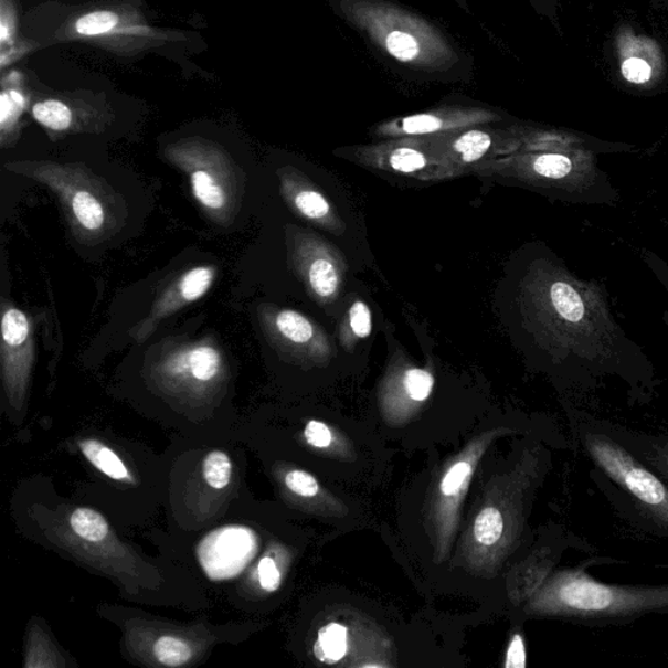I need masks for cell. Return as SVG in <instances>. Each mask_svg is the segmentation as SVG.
I'll return each instance as SVG.
<instances>
[{
    "mask_svg": "<svg viewBox=\"0 0 668 668\" xmlns=\"http://www.w3.org/2000/svg\"><path fill=\"white\" fill-rule=\"evenodd\" d=\"M470 474L471 466L469 463L459 462L455 466H452L442 483L444 497H455V495L462 491L466 484H468Z\"/></svg>",
    "mask_w": 668,
    "mask_h": 668,
    "instance_id": "83f0119b",
    "label": "cell"
},
{
    "mask_svg": "<svg viewBox=\"0 0 668 668\" xmlns=\"http://www.w3.org/2000/svg\"><path fill=\"white\" fill-rule=\"evenodd\" d=\"M505 531V519L497 508H486L474 523V538L484 545L499 542Z\"/></svg>",
    "mask_w": 668,
    "mask_h": 668,
    "instance_id": "44dd1931",
    "label": "cell"
},
{
    "mask_svg": "<svg viewBox=\"0 0 668 668\" xmlns=\"http://www.w3.org/2000/svg\"><path fill=\"white\" fill-rule=\"evenodd\" d=\"M67 666L62 653L57 650L45 630L38 626L29 628L26 640L25 664L26 668L64 667Z\"/></svg>",
    "mask_w": 668,
    "mask_h": 668,
    "instance_id": "9a60e30c",
    "label": "cell"
},
{
    "mask_svg": "<svg viewBox=\"0 0 668 668\" xmlns=\"http://www.w3.org/2000/svg\"><path fill=\"white\" fill-rule=\"evenodd\" d=\"M350 326L351 329H353V332L358 337H361V339H365V337H369L371 333L372 320L370 308L361 300L356 301L353 307H351Z\"/></svg>",
    "mask_w": 668,
    "mask_h": 668,
    "instance_id": "f546056e",
    "label": "cell"
},
{
    "mask_svg": "<svg viewBox=\"0 0 668 668\" xmlns=\"http://www.w3.org/2000/svg\"><path fill=\"white\" fill-rule=\"evenodd\" d=\"M348 653V629L341 624L332 623L319 632L318 643L315 645V656L321 662H339Z\"/></svg>",
    "mask_w": 668,
    "mask_h": 668,
    "instance_id": "ac0fdd59",
    "label": "cell"
},
{
    "mask_svg": "<svg viewBox=\"0 0 668 668\" xmlns=\"http://www.w3.org/2000/svg\"><path fill=\"white\" fill-rule=\"evenodd\" d=\"M601 425L617 442L643 459L646 465L659 474L668 484V433H649L600 418Z\"/></svg>",
    "mask_w": 668,
    "mask_h": 668,
    "instance_id": "7c38bea8",
    "label": "cell"
},
{
    "mask_svg": "<svg viewBox=\"0 0 668 668\" xmlns=\"http://www.w3.org/2000/svg\"><path fill=\"white\" fill-rule=\"evenodd\" d=\"M572 434L592 464V483L617 515L643 533L668 540V484L617 442L601 425L600 416L572 407Z\"/></svg>",
    "mask_w": 668,
    "mask_h": 668,
    "instance_id": "6da1fadb",
    "label": "cell"
},
{
    "mask_svg": "<svg viewBox=\"0 0 668 668\" xmlns=\"http://www.w3.org/2000/svg\"><path fill=\"white\" fill-rule=\"evenodd\" d=\"M126 636L136 659L153 667L191 666L211 648L210 636L203 632L158 622H132Z\"/></svg>",
    "mask_w": 668,
    "mask_h": 668,
    "instance_id": "ba28073f",
    "label": "cell"
},
{
    "mask_svg": "<svg viewBox=\"0 0 668 668\" xmlns=\"http://www.w3.org/2000/svg\"><path fill=\"white\" fill-rule=\"evenodd\" d=\"M234 466L232 457L224 450H212L201 464V477L208 488L214 492L225 491L232 484Z\"/></svg>",
    "mask_w": 668,
    "mask_h": 668,
    "instance_id": "e0dca14e",
    "label": "cell"
},
{
    "mask_svg": "<svg viewBox=\"0 0 668 668\" xmlns=\"http://www.w3.org/2000/svg\"><path fill=\"white\" fill-rule=\"evenodd\" d=\"M26 100L18 89H6L0 105V141L2 148H11L18 140L19 125Z\"/></svg>",
    "mask_w": 668,
    "mask_h": 668,
    "instance_id": "2e32d148",
    "label": "cell"
},
{
    "mask_svg": "<svg viewBox=\"0 0 668 668\" xmlns=\"http://www.w3.org/2000/svg\"><path fill=\"white\" fill-rule=\"evenodd\" d=\"M83 456L93 468L103 473L104 476L115 480V483L135 485L136 480L131 469L125 463L117 452L109 445L97 439H82L77 443Z\"/></svg>",
    "mask_w": 668,
    "mask_h": 668,
    "instance_id": "4fadbf2b",
    "label": "cell"
},
{
    "mask_svg": "<svg viewBox=\"0 0 668 668\" xmlns=\"http://www.w3.org/2000/svg\"><path fill=\"white\" fill-rule=\"evenodd\" d=\"M218 273V267L210 264L195 265L177 273L158 290L148 315L129 330V337L136 343L146 342L163 320L206 296Z\"/></svg>",
    "mask_w": 668,
    "mask_h": 668,
    "instance_id": "30bf717a",
    "label": "cell"
},
{
    "mask_svg": "<svg viewBox=\"0 0 668 668\" xmlns=\"http://www.w3.org/2000/svg\"><path fill=\"white\" fill-rule=\"evenodd\" d=\"M491 142L490 135L473 129V131L459 136L455 142V148L465 162H474L486 155L491 147Z\"/></svg>",
    "mask_w": 668,
    "mask_h": 668,
    "instance_id": "603a6c76",
    "label": "cell"
},
{
    "mask_svg": "<svg viewBox=\"0 0 668 668\" xmlns=\"http://www.w3.org/2000/svg\"><path fill=\"white\" fill-rule=\"evenodd\" d=\"M256 581L265 593H275L282 585L283 573L272 552H267L256 566Z\"/></svg>",
    "mask_w": 668,
    "mask_h": 668,
    "instance_id": "d4e9b609",
    "label": "cell"
},
{
    "mask_svg": "<svg viewBox=\"0 0 668 668\" xmlns=\"http://www.w3.org/2000/svg\"><path fill=\"white\" fill-rule=\"evenodd\" d=\"M306 442L315 448H328L332 443V433L325 423L318 421L308 422L305 428Z\"/></svg>",
    "mask_w": 668,
    "mask_h": 668,
    "instance_id": "4dcf8cb0",
    "label": "cell"
},
{
    "mask_svg": "<svg viewBox=\"0 0 668 668\" xmlns=\"http://www.w3.org/2000/svg\"><path fill=\"white\" fill-rule=\"evenodd\" d=\"M405 390L413 400L425 401L433 391L434 379L427 371L409 370L404 379Z\"/></svg>",
    "mask_w": 668,
    "mask_h": 668,
    "instance_id": "484cf974",
    "label": "cell"
},
{
    "mask_svg": "<svg viewBox=\"0 0 668 668\" xmlns=\"http://www.w3.org/2000/svg\"><path fill=\"white\" fill-rule=\"evenodd\" d=\"M56 544L107 574L126 579L140 573V559L121 544L103 515L88 507L63 509L52 533Z\"/></svg>",
    "mask_w": 668,
    "mask_h": 668,
    "instance_id": "52a82bcc",
    "label": "cell"
},
{
    "mask_svg": "<svg viewBox=\"0 0 668 668\" xmlns=\"http://www.w3.org/2000/svg\"><path fill=\"white\" fill-rule=\"evenodd\" d=\"M622 75L634 85L646 86L659 81L665 72V56L658 42L623 28L615 41Z\"/></svg>",
    "mask_w": 668,
    "mask_h": 668,
    "instance_id": "8fae6325",
    "label": "cell"
},
{
    "mask_svg": "<svg viewBox=\"0 0 668 668\" xmlns=\"http://www.w3.org/2000/svg\"><path fill=\"white\" fill-rule=\"evenodd\" d=\"M333 11L386 60L433 81L465 74L455 41L433 21L394 0H328Z\"/></svg>",
    "mask_w": 668,
    "mask_h": 668,
    "instance_id": "7a4b0ae2",
    "label": "cell"
},
{
    "mask_svg": "<svg viewBox=\"0 0 668 668\" xmlns=\"http://www.w3.org/2000/svg\"><path fill=\"white\" fill-rule=\"evenodd\" d=\"M391 167L402 172H413L426 167V158L418 150L400 148L391 156Z\"/></svg>",
    "mask_w": 668,
    "mask_h": 668,
    "instance_id": "f1b7e54d",
    "label": "cell"
},
{
    "mask_svg": "<svg viewBox=\"0 0 668 668\" xmlns=\"http://www.w3.org/2000/svg\"><path fill=\"white\" fill-rule=\"evenodd\" d=\"M162 156L189 178L192 195L208 220L221 227L234 224L246 195V174L225 148L189 138L169 144Z\"/></svg>",
    "mask_w": 668,
    "mask_h": 668,
    "instance_id": "8992f818",
    "label": "cell"
},
{
    "mask_svg": "<svg viewBox=\"0 0 668 668\" xmlns=\"http://www.w3.org/2000/svg\"><path fill=\"white\" fill-rule=\"evenodd\" d=\"M119 24V17L112 11H95L84 14L75 23V31L84 38H98L112 33Z\"/></svg>",
    "mask_w": 668,
    "mask_h": 668,
    "instance_id": "7402d4cb",
    "label": "cell"
},
{
    "mask_svg": "<svg viewBox=\"0 0 668 668\" xmlns=\"http://www.w3.org/2000/svg\"><path fill=\"white\" fill-rule=\"evenodd\" d=\"M447 117L435 113L415 114L400 120L401 132L407 135H426L441 131L447 125Z\"/></svg>",
    "mask_w": 668,
    "mask_h": 668,
    "instance_id": "cb8c5ba5",
    "label": "cell"
},
{
    "mask_svg": "<svg viewBox=\"0 0 668 668\" xmlns=\"http://www.w3.org/2000/svg\"><path fill=\"white\" fill-rule=\"evenodd\" d=\"M506 667L523 668L527 666L526 644L521 635L513 636L511 644L508 646Z\"/></svg>",
    "mask_w": 668,
    "mask_h": 668,
    "instance_id": "d6a6232c",
    "label": "cell"
},
{
    "mask_svg": "<svg viewBox=\"0 0 668 668\" xmlns=\"http://www.w3.org/2000/svg\"><path fill=\"white\" fill-rule=\"evenodd\" d=\"M283 183L285 195L290 198L294 206L305 218L311 220L326 218L329 212V204L319 192L298 189L286 176H284Z\"/></svg>",
    "mask_w": 668,
    "mask_h": 668,
    "instance_id": "d6986e66",
    "label": "cell"
},
{
    "mask_svg": "<svg viewBox=\"0 0 668 668\" xmlns=\"http://www.w3.org/2000/svg\"><path fill=\"white\" fill-rule=\"evenodd\" d=\"M33 118L49 132L66 135L82 129L77 125L76 114L60 99L41 100L33 106Z\"/></svg>",
    "mask_w": 668,
    "mask_h": 668,
    "instance_id": "5bb4252c",
    "label": "cell"
},
{
    "mask_svg": "<svg viewBox=\"0 0 668 668\" xmlns=\"http://www.w3.org/2000/svg\"><path fill=\"white\" fill-rule=\"evenodd\" d=\"M643 257L646 264L649 265V268L653 273H655L658 282L662 284L665 290L668 294V264L662 261L656 254H653L651 251L644 250ZM664 320L668 327V311H666L664 316Z\"/></svg>",
    "mask_w": 668,
    "mask_h": 668,
    "instance_id": "1f68e13d",
    "label": "cell"
},
{
    "mask_svg": "<svg viewBox=\"0 0 668 668\" xmlns=\"http://www.w3.org/2000/svg\"><path fill=\"white\" fill-rule=\"evenodd\" d=\"M619 563L591 556L559 571L538 595L536 612L587 628L624 627L643 617L668 614V583L623 585L603 583L589 569Z\"/></svg>",
    "mask_w": 668,
    "mask_h": 668,
    "instance_id": "3957f363",
    "label": "cell"
},
{
    "mask_svg": "<svg viewBox=\"0 0 668 668\" xmlns=\"http://www.w3.org/2000/svg\"><path fill=\"white\" fill-rule=\"evenodd\" d=\"M144 375L156 391L183 402H206L224 391L229 363L220 342L168 337L149 349Z\"/></svg>",
    "mask_w": 668,
    "mask_h": 668,
    "instance_id": "5b68a950",
    "label": "cell"
},
{
    "mask_svg": "<svg viewBox=\"0 0 668 668\" xmlns=\"http://www.w3.org/2000/svg\"><path fill=\"white\" fill-rule=\"evenodd\" d=\"M4 169L47 187L60 201L72 236L83 246L109 242L126 225L128 206L124 197L84 163L13 161Z\"/></svg>",
    "mask_w": 668,
    "mask_h": 668,
    "instance_id": "277c9868",
    "label": "cell"
},
{
    "mask_svg": "<svg viewBox=\"0 0 668 668\" xmlns=\"http://www.w3.org/2000/svg\"><path fill=\"white\" fill-rule=\"evenodd\" d=\"M285 486L301 498H312L319 494V484L311 474L304 470H290L284 478Z\"/></svg>",
    "mask_w": 668,
    "mask_h": 668,
    "instance_id": "4316f807",
    "label": "cell"
},
{
    "mask_svg": "<svg viewBox=\"0 0 668 668\" xmlns=\"http://www.w3.org/2000/svg\"><path fill=\"white\" fill-rule=\"evenodd\" d=\"M35 356L34 327L31 316L11 300L2 299V343L0 373L9 405L24 411L31 385Z\"/></svg>",
    "mask_w": 668,
    "mask_h": 668,
    "instance_id": "9c48e42d",
    "label": "cell"
},
{
    "mask_svg": "<svg viewBox=\"0 0 668 668\" xmlns=\"http://www.w3.org/2000/svg\"><path fill=\"white\" fill-rule=\"evenodd\" d=\"M312 290L321 298L332 297L339 287V275L332 263L326 258H316L307 272Z\"/></svg>",
    "mask_w": 668,
    "mask_h": 668,
    "instance_id": "ffe728a7",
    "label": "cell"
}]
</instances>
